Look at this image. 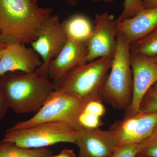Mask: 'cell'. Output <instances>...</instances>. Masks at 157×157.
Returning a JSON list of instances; mask_svg holds the SVG:
<instances>
[{"label":"cell","mask_w":157,"mask_h":157,"mask_svg":"<svg viewBox=\"0 0 157 157\" xmlns=\"http://www.w3.org/2000/svg\"><path fill=\"white\" fill-rule=\"evenodd\" d=\"M52 12L37 0H0V36L7 44H31Z\"/></svg>","instance_id":"1"},{"label":"cell","mask_w":157,"mask_h":157,"mask_svg":"<svg viewBox=\"0 0 157 157\" xmlns=\"http://www.w3.org/2000/svg\"><path fill=\"white\" fill-rule=\"evenodd\" d=\"M2 83L9 108L20 114L37 112L54 90L49 78L36 72H10L2 77Z\"/></svg>","instance_id":"2"},{"label":"cell","mask_w":157,"mask_h":157,"mask_svg":"<svg viewBox=\"0 0 157 157\" xmlns=\"http://www.w3.org/2000/svg\"><path fill=\"white\" fill-rule=\"evenodd\" d=\"M130 47L128 39L118 31L116 48L110 73L102 89L103 100L120 110H126L132 100L133 77Z\"/></svg>","instance_id":"3"},{"label":"cell","mask_w":157,"mask_h":157,"mask_svg":"<svg viewBox=\"0 0 157 157\" xmlns=\"http://www.w3.org/2000/svg\"><path fill=\"white\" fill-rule=\"evenodd\" d=\"M112 60L113 57H104L77 67L54 84V90L85 101L103 100L102 89Z\"/></svg>","instance_id":"4"},{"label":"cell","mask_w":157,"mask_h":157,"mask_svg":"<svg viewBox=\"0 0 157 157\" xmlns=\"http://www.w3.org/2000/svg\"><path fill=\"white\" fill-rule=\"evenodd\" d=\"M77 130L61 122H48L24 128H10L1 142L27 148H45L61 143H75Z\"/></svg>","instance_id":"5"},{"label":"cell","mask_w":157,"mask_h":157,"mask_svg":"<svg viewBox=\"0 0 157 157\" xmlns=\"http://www.w3.org/2000/svg\"><path fill=\"white\" fill-rule=\"evenodd\" d=\"M85 101L67 94L54 90L41 108L27 120L21 121L11 128H24L48 122H61L78 130V117Z\"/></svg>","instance_id":"6"},{"label":"cell","mask_w":157,"mask_h":157,"mask_svg":"<svg viewBox=\"0 0 157 157\" xmlns=\"http://www.w3.org/2000/svg\"><path fill=\"white\" fill-rule=\"evenodd\" d=\"M67 40V36L59 17L51 15L40 29L36 39L31 43L32 48L42 59V66L35 72L48 78L49 64L57 56Z\"/></svg>","instance_id":"7"},{"label":"cell","mask_w":157,"mask_h":157,"mask_svg":"<svg viewBox=\"0 0 157 157\" xmlns=\"http://www.w3.org/2000/svg\"><path fill=\"white\" fill-rule=\"evenodd\" d=\"M92 33L87 42V62L104 57H113L117 42V24L107 11L96 14Z\"/></svg>","instance_id":"8"},{"label":"cell","mask_w":157,"mask_h":157,"mask_svg":"<svg viewBox=\"0 0 157 157\" xmlns=\"http://www.w3.org/2000/svg\"><path fill=\"white\" fill-rule=\"evenodd\" d=\"M133 93L131 104L125 110L124 117L139 112L141 101L147 92L157 82V64L151 58L131 53Z\"/></svg>","instance_id":"9"},{"label":"cell","mask_w":157,"mask_h":157,"mask_svg":"<svg viewBox=\"0 0 157 157\" xmlns=\"http://www.w3.org/2000/svg\"><path fill=\"white\" fill-rule=\"evenodd\" d=\"M157 124V113L139 112L131 117L114 122L109 130L114 136L117 146L140 143L146 139Z\"/></svg>","instance_id":"10"},{"label":"cell","mask_w":157,"mask_h":157,"mask_svg":"<svg viewBox=\"0 0 157 157\" xmlns=\"http://www.w3.org/2000/svg\"><path fill=\"white\" fill-rule=\"evenodd\" d=\"M87 52V42H78L67 38L57 56L49 64L48 78L55 84L70 71L86 63Z\"/></svg>","instance_id":"11"},{"label":"cell","mask_w":157,"mask_h":157,"mask_svg":"<svg viewBox=\"0 0 157 157\" xmlns=\"http://www.w3.org/2000/svg\"><path fill=\"white\" fill-rule=\"evenodd\" d=\"M74 144L78 148V157H109L117 146L112 133L100 128L77 130Z\"/></svg>","instance_id":"12"},{"label":"cell","mask_w":157,"mask_h":157,"mask_svg":"<svg viewBox=\"0 0 157 157\" xmlns=\"http://www.w3.org/2000/svg\"><path fill=\"white\" fill-rule=\"evenodd\" d=\"M42 65L40 57L25 44H9L0 60V77L10 72L33 73Z\"/></svg>","instance_id":"13"},{"label":"cell","mask_w":157,"mask_h":157,"mask_svg":"<svg viewBox=\"0 0 157 157\" xmlns=\"http://www.w3.org/2000/svg\"><path fill=\"white\" fill-rule=\"evenodd\" d=\"M117 28L131 45L134 44L157 29V6L140 9L133 17L118 23Z\"/></svg>","instance_id":"14"},{"label":"cell","mask_w":157,"mask_h":157,"mask_svg":"<svg viewBox=\"0 0 157 157\" xmlns=\"http://www.w3.org/2000/svg\"><path fill=\"white\" fill-rule=\"evenodd\" d=\"M62 22L68 39L78 42H88L94 26L87 16L75 14Z\"/></svg>","instance_id":"15"},{"label":"cell","mask_w":157,"mask_h":157,"mask_svg":"<svg viewBox=\"0 0 157 157\" xmlns=\"http://www.w3.org/2000/svg\"><path fill=\"white\" fill-rule=\"evenodd\" d=\"M52 152L49 149L27 148L14 144L0 141V157H50Z\"/></svg>","instance_id":"16"},{"label":"cell","mask_w":157,"mask_h":157,"mask_svg":"<svg viewBox=\"0 0 157 157\" xmlns=\"http://www.w3.org/2000/svg\"><path fill=\"white\" fill-rule=\"evenodd\" d=\"M131 53L139 54L148 57L157 55V29L152 33L131 45Z\"/></svg>","instance_id":"17"},{"label":"cell","mask_w":157,"mask_h":157,"mask_svg":"<svg viewBox=\"0 0 157 157\" xmlns=\"http://www.w3.org/2000/svg\"><path fill=\"white\" fill-rule=\"evenodd\" d=\"M94 2H104L111 3L115 0H92ZM144 0H124L123 5V10L120 15L116 19L117 24L125 20L133 17L138 11L142 9Z\"/></svg>","instance_id":"18"},{"label":"cell","mask_w":157,"mask_h":157,"mask_svg":"<svg viewBox=\"0 0 157 157\" xmlns=\"http://www.w3.org/2000/svg\"><path fill=\"white\" fill-rule=\"evenodd\" d=\"M138 157H157V124L150 135L141 142Z\"/></svg>","instance_id":"19"},{"label":"cell","mask_w":157,"mask_h":157,"mask_svg":"<svg viewBox=\"0 0 157 157\" xmlns=\"http://www.w3.org/2000/svg\"><path fill=\"white\" fill-rule=\"evenodd\" d=\"M139 112L157 113V82L144 97L140 103Z\"/></svg>","instance_id":"20"},{"label":"cell","mask_w":157,"mask_h":157,"mask_svg":"<svg viewBox=\"0 0 157 157\" xmlns=\"http://www.w3.org/2000/svg\"><path fill=\"white\" fill-rule=\"evenodd\" d=\"M78 129L100 128L103 125L101 117L81 111L78 117Z\"/></svg>","instance_id":"21"},{"label":"cell","mask_w":157,"mask_h":157,"mask_svg":"<svg viewBox=\"0 0 157 157\" xmlns=\"http://www.w3.org/2000/svg\"><path fill=\"white\" fill-rule=\"evenodd\" d=\"M141 148V142L117 146L109 157H136Z\"/></svg>","instance_id":"22"},{"label":"cell","mask_w":157,"mask_h":157,"mask_svg":"<svg viewBox=\"0 0 157 157\" xmlns=\"http://www.w3.org/2000/svg\"><path fill=\"white\" fill-rule=\"evenodd\" d=\"M82 111L101 117L106 112L102 100H93L85 101Z\"/></svg>","instance_id":"23"},{"label":"cell","mask_w":157,"mask_h":157,"mask_svg":"<svg viewBox=\"0 0 157 157\" xmlns=\"http://www.w3.org/2000/svg\"><path fill=\"white\" fill-rule=\"evenodd\" d=\"M9 108V106L6 102L3 92L2 77H0V120L2 119L5 116Z\"/></svg>","instance_id":"24"},{"label":"cell","mask_w":157,"mask_h":157,"mask_svg":"<svg viewBox=\"0 0 157 157\" xmlns=\"http://www.w3.org/2000/svg\"><path fill=\"white\" fill-rule=\"evenodd\" d=\"M50 157H76V154L73 150L65 148L56 155H52Z\"/></svg>","instance_id":"25"},{"label":"cell","mask_w":157,"mask_h":157,"mask_svg":"<svg viewBox=\"0 0 157 157\" xmlns=\"http://www.w3.org/2000/svg\"><path fill=\"white\" fill-rule=\"evenodd\" d=\"M157 0H144L142 9L157 7Z\"/></svg>","instance_id":"26"},{"label":"cell","mask_w":157,"mask_h":157,"mask_svg":"<svg viewBox=\"0 0 157 157\" xmlns=\"http://www.w3.org/2000/svg\"><path fill=\"white\" fill-rule=\"evenodd\" d=\"M8 44L5 42L4 40L0 36V49H4L7 47Z\"/></svg>","instance_id":"27"},{"label":"cell","mask_w":157,"mask_h":157,"mask_svg":"<svg viewBox=\"0 0 157 157\" xmlns=\"http://www.w3.org/2000/svg\"><path fill=\"white\" fill-rule=\"evenodd\" d=\"M66 1L68 4L72 6H76L78 2V0H66Z\"/></svg>","instance_id":"28"},{"label":"cell","mask_w":157,"mask_h":157,"mask_svg":"<svg viewBox=\"0 0 157 157\" xmlns=\"http://www.w3.org/2000/svg\"><path fill=\"white\" fill-rule=\"evenodd\" d=\"M5 48H4V49H0V60H1L2 57L3 56V54H4V51H5Z\"/></svg>","instance_id":"29"},{"label":"cell","mask_w":157,"mask_h":157,"mask_svg":"<svg viewBox=\"0 0 157 157\" xmlns=\"http://www.w3.org/2000/svg\"><path fill=\"white\" fill-rule=\"evenodd\" d=\"M151 58L155 62V63L157 64V55L156 56H155L154 57Z\"/></svg>","instance_id":"30"},{"label":"cell","mask_w":157,"mask_h":157,"mask_svg":"<svg viewBox=\"0 0 157 157\" xmlns=\"http://www.w3.org/2000/svg\"><path fill=\"white\" fill-rule=\"evenodd\" d=\"M138 157L137 156V157Z\"/></svg>","instance_id":"31"}]
</instances>
